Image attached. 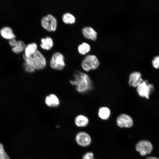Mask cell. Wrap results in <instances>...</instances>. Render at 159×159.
<instances>
[{
  "label": "cell",
  "mask_w": 159,
  "mask_h": 159,
  "mask_svg": "<svg viewBox=\"0 0 159 159\" xmlns=\"http://www.w3.org/2000/svg\"><path fill=\"white\" fill-rule=\"evenodd\" d=\"M73 77V78L69 80L70 83L75 87L79 93H85L93 90V82L87 73L77 70L74 71Z\"/></svg>",
  "instance_id": "obj_1"
},
{
  "label": "cell",
  "mask_w": 159,
  "mask_h": 159,
  "mask_svg": "<svg viewBox=\"0 0 159 159\" xmlns=\"http://www.w3.org/2000/svg\"><path fill=\"white\" fill-rule=\"evenodd\" d=\"M23 57L24 62L32 66L36 70L43 69L46 66V59L38 50L32 56L26 57L23 55Z\"/></svg>",
  "instance_id": "obj_2"
},
{
  "label": "cell",
  "mask_w": 159,
  "mask_h": 159,
  "mask_svg": "<svg viewBox=\"0 0 159 159\" xmlns=\"http://www.w3.org/2000/svg\"><path fill=\"white\" fill-rule=\"evenodd\" d=\"M99 61L96 56L93 54L86 56L82 60L81 66L82 69L86 72L95 70L99 67Z\"/></svg>",
  "instance_id": "obj_3"
},
{
  "label": "cell",
  "mask_w": 159,
  "mask_h": 159,
  "mask_svg": "<svg viewBox=\"0 0 159 159\" xmlns=\"http://www.w3.org/2000/svg\"><path fill=\"white\" fill-rule=\"evenodd\" d=\"M49 65L54 69L62 70L65 66L64 57L63 54L59 52L54 53L50 59Z\"/></svg>",
  "instance_id": "obj_4"
},
{
  "label": "cell",
  "mask_w": 159,
  "mask_h": 159,
  "mask_svg": "<svg viewBox=\"0 0 159 159\" xmlns=\"http://www.w3.org/2000/svg\"><path fill=\"white\" fill-rule=\"evenodd\" d=\"M41 24L42 27L49 32L55 31L57 29V19L51 14H48L42 16L41 19Z\"/></svg>",
  "instance_id": "obj_5"
},
{
  "label": "cell",
  "mask_w": 159,
  "mask_h": 159,
  "mask_svg": "<svg viewBox=\"0 0 159 159\" xmlns=\"http://www.w3.org/2000/svg\"><path fill=\"white\" fill-rule=\"evenodd\" d=\"M136 88L138 95L147 99L149 98L150 95L154 90L153 85L149 84L146 80L143 81Z\"/></svg>",
  "instance_id": "obj_6"
},
{
  "label": "cell",
  "mask_w": 159,
  "mask_h": 159,
  "mask_svg": "<svg viewBox=\"0 0 159 159\" xmlns=\"http://www.w3.org/2000/svg\"><path fill=\"white\" fill-rule=\"evenodd\" d=\"M135 148L136 150L139 152L141 155L145 156L151 152L153 147L149 141L142 140L137 143Z\"/></svg>",
  "instance_id": "obj_7"
},
{
  "label": "cell",
  "mask_w": 159,
  "mask_h": 159,
  "mask_svg": "<svg viewBox=\"0 0 159 159\" xmlns=\"http://www.w3.org/2000/svg\"><path fill=\"white\" fill-rule=\"evenodd\" d=\"M116 123L120 127L129 128L133 125V121L129 115L125 113L119 115L116 119Z\"/></svg>",
  "instance_id": "obj_8"
},
{
  "label": "cell",
  "mask_w": 159,
  "mask_h": 159,
  "mask_svg": "<svg viewBox=\"0 0 159 159\" xmlns=\"http://www.w3.org/2000/svg\"><path fill=\"white\" fill-rule=\"evenodd\" d=\"M75 140L77 143L82 146H88L91 142L90 136L84 132H80L77 133L75 136Z\"/></svg>",
  "instance_id": "obj_9"
},
{
  "label": "cell",
  "mask_w": 159,
  "mask_h": 159,
  "mask_svg": "<svg viewBox=\"0 0 159 159\" xmlns=\"http://www.w3.org/2000/svg\"><path fill=\"white\" fill-rule=\"evenodd\" d=\"M143 81L141 74L138 72H132L129 75L128 83L130 87H137Z\"/></svg>",
  "instance_id": "obj_10"
},
{
  "label": "cell",
  "mask_w": 159,
  "mask_h": 159,
  "mask_svg": "<svg viewBox=\"0 0 159 159\" xmlns=\"http://www.w3.org/2000/svg\"><path fill=\"white\" fill-rule=\"evenodd\" d=\"M45 102L47 106L54 108L59 106L60 101L58 97L55 94H51L46 97Z\"/></svg>",
  "instance_id": "obj_11"
},
{
  "label": "cell",
  "mask_w": 159,
  "mask_h": 159,
  "mask_svg": "<svg viewBox=\"0 0 159 159\" xmlns=\"http://www.w3.org/2000/svg\"><path fill=\"white\" fill-rule=\"evenodd\" d=\"M82 34L86 38L95 40L97 38V34L96 31L91 27L87 26L82 29Z\"/></svg>",
  "instance_id": "obj_12"
},
{
  "label": "cell",
  "mask_w": 159,
  "mask_h": 159,
  "mask_svg": "<svg viewBox=\"0 0 159 159\" xmlns=\"http://www.w3.org/2000/svg\"><path fill=\"white\" fill-rule=\"evenodd\" d=\"M40 46L43 49L49 50L53 47L54 42L52 38L49 36H47L42 38L41 39Z\"/></svg>",
  "instance_id": "obj_13"
},
{
  "label": "cell",
  "mask_w": 159,
  "mask_h": 159,
  "mask_svg": "<svg viewBox=\"0 0 159 159\" xmlns=\"http://www.w3.org/2000/svg\"><path fill=\"white\" fill-rule=\"evenodd\" d=\"M0 34L3 38L9 40L15 39L16 37L12 29L7 26H4L1 29Z\"/></svg>",
  "instance_id": "obj_14"
},
{
  "label": "cell",
  "mask_w": 159,
  "mask_h": 159,
  "mask_svg": "<svg viewBox=\"0 0 159 159\" xmlns=\"http://www.w3.org/2000/svg\"><path fill=\"white\" fill-rule=\"evenodd\" d=\"M38 46L36 43L32 42L26 45L23 55L26 57L32 55L38 50Z\"/></svg>",
  "instance_id": "obj_15"
},
{
  "label": "cell",
  "mask_w": 159,
  "mask_h": 159,
  "mask_svg": "<svg viewBox=\"0 0 159 159\" xmlns=\"http://www.w3.org/2000/svg\"><path fill=\"white\" fill-rule=\"evenodd\" d=\"M74 123L78 127H83L87 126L89 123V120L85 115L80 114L75 117Z\"/></svg>",
  "instance_id": "obj_16"
},
{
  "label": "cell",
  "mask_w": 159,
  "mask_h": 159,
  "mask_svg": "<svg viewBox=\"0 0 159 159\" xmlns=\"http://www.w3.org/2000/svg\"><path fill=\"white\" fill-rule=\"evenodd\" d=\"M98 115L102 120H107L110 117L111 112L110 109L106 106L100 107L98 111Z\"/></svg>",
  "instance_id": "obj_17"
},
{
  "label": "cell",
  "mask_w": 159,
  "mask_h": 159,
  "mask_svg": "<svg viewBox=\"0 0 159 159\" xmlns=\"http://www.w3.org/2000/svg\"><path fill=\"white\" fill-rule=\"evenodd\" d=\"M26 44L21 40H17L14 45L12 47L11 50L14 53L19 54L24 50Z\"/></svg>",
  "instance_id": "obj_18"
},
{
  "label": "cell",
  "mask_w": 159,
  "mask_h": 159,
  "mask_svg": "<svg viewBox=\"0 0 159 159\" xmlns=\"http://www.w3.org/2000/svg\"><path fill=\"white\" fill-rule=\"evenodd\" d=\"M63 21L66 24H73L75 21V18L72 14L66 12L63 14L62 16Z\"/></svg>",
  "instance_id": "obj_19"
},
{
  "label": "cell",
  "mask_w": 159,
  "mask_h": 159,
  "mask_svg": "<svg viewBox=\"0 0 159 159\" xmlns=\"http://www.w3.org/2000/svg\"><path fill=\"white\" fill-rule=\"evenodd\" d=\"M90 50V45L86 42H83L80 44L78 47L79 53L82 54H85L89 51Z\"/></svg>",
  "instance_id": "obj_20"
},
{
  "label": "cell",
  "mask_w": 159,
  "mask_h": 159,
  "mask_svg": "<svg viewBox=\"0 0 159 159\" xmlns=\"http://www.w3.org/2000/svg\"><path fill=\"white\" fill-rule=\"evenodd\" d=\"M23 66L24 70L27 72L32 73L36 70L33 67L25 62L23 63Z\"/></svg>",
  "instance_id": "obj_21"
},
{
  "label": "cell",
  "mask_w": 159,
  "mask_h": 159,
  "mask_svg": "<svg viewBox=\"0 0 159 159\" xmlns=\"http://www.w3.org/2000/svg\"><path fill=\"white\" fill-rule=\"evenodd\" d=\"M152 64L154 68L156 69L159 68V56H157L154 57L152 61Z\"/></svg>",
  "instance_id": "obj_22"
},
{
  "label": "cell",
  "mask_w": 159,
  "mask_h": 159,
  "mask_svg": "<svg viewBox=\"0 0 159 159\" xmlns=\"http://www.w3.org/2000/svg\"><path fill=\"white\" fill-rule=\"evenodd\" d=\"M94 155L91 152H88L83 156L82 159H94Z\"/></svg>",
  "instance_id": "obj_23"
},
{
  "label": "cell",
  "mask_w": 159,
  "mask_h": 159,
  "mask_svg": "<svg viewBox=\"0 0 159 159\" xmlns=\"http://www.w3.org/2000/svg\"><path fill=\"white\" fill-rule=\"evenodd\" d=\"M5 153L3 145L0 143V159L3 156Z\"/></svg>",
  "instance_id": "obj_24"
},
{
  "label": "cell",
  "mask_w": 159,
  "mask_h": 159,
  "mask_svg": "<svg viewBox=\"0 0 159 159\" xmlns=\"http://www.w3.org/2000/svg\"><path fill=\"white\" fill-rule=\"evenodd\" d=\"M17 40L15 39L10 40L9 41V45L12 47H13L17 42Z\"/></svg>",
  "instance_id": "obj_25"
},
{
  "label": "cell",
  "mask_w": 159,
  "mask_h": 159,
  "mask_svg": "<svg viewBox=\"0 0 159 159\" xmlns=\"http://www.w3.org/2000/svg\"><path fill=\"white\" fill-rule=\"evenodd\" d=\"M0 159H10L7 154L5 152L3 156Z\"/></svg>",
  "instance_id": "obj_26"
},
{
  "label": "cell",
  "mask_w": 159,
  "mask_h": 159,
  "mask_svg": "<svg viewBox=\"0 0 159 159\" xmlns=\"http://www.w3.org/2000/svg\"><path fill=\"white\" fill-rule=\"evenodd\" d=\"M146 159H159L158 158L154 157H149Z\"/></svg>",
  "instance_id": "obj_27"
},
{
  "label": "cell",
  "mask_w": 159,
  "mask_h": 159,
  "mask_svg": "<svg viewBox=\"0 0 159 159\" xmlns=\"http://www.w3.org/2000/svg\"></svg>",
  "instance_id": "obj_28"
}]
</instances>
